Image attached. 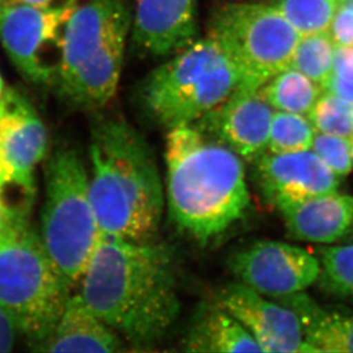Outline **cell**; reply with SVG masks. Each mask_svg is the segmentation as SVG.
<instances>
[{
    "label": "cell",
    "instance_id": "13",
    "mask_svg": "<svg viewBox=\"0 0 353 353\" xmlns=\"http://www.w3.org/2000/svg\"><path fill=\"white\" fill-rule=\"evenodd\" d=\"M217 304L246 328L262 352L311 353L300 318L279 302L236 283L221 292Z\"/></svg>",
    "mask_w": 353,
    "mask_h": 353
},
{
    "label": "cell",
    "instance_id": "24",
    "mask_svg": "<svg viewBox=\"0 0 353 353\" xmlns=\"http://www.w3.org/2000/svg\"><path fill=\"white\" fill-rule=\"evenodd\" d=\"M320 285L335 296L353 299V245L319 248Z\"/></svg>",
    "mask_w": 353,
    "mask_h": 353
},
{
    "label": "cell",
    "instance_id": "26",
    "mask_svg": "<svg viewBox=\"0 0 353 353\" xmlns=\"http://www.w3.org/2000/svg\"><path fill=\"white\" fill-rule=\"evenodd\" d=\"M310 150L314 151L337 177L347 176L352 170L350 139L316 132Z\"/></svg>",
    "mask_w": 353,
    "mask_h": 353
},
{
    "label": "cell",
    "instance_id": "20",
    "mask_svg": "<svg viewBox=\"0 0 353 353\" xmlns=\"http://www.w3.org/2000/svg\"><path fill=\"white\" fill-rule=\"evenodd\" d=\"M260 92L276 111L309 116L323 90L314 80L288 67L268 80Z\"/></svg>",
    "mask_w": 353,
    "mask_h": 353
},
{
    "label": "cell",
    "instance_id": "6",
    "mask_svg": "<svg viewBox=\"0 0 353 353\" xmlns=\"http://www.w3.org/2000/svg\"><path fill=\"white\" fill-rule=\"evenodd\" d=\"M239 88L232 61L208 34L151 71L141 83L139 100L147 116L172 130L196 123Z\"/></svg>",
    "mask_w": 353,
    "mask_h": 353
},
{
    "label": "cell",
    "instance_id": "12",
    "mask_svg": "<svg viewBox=\"0 0 353 353\" xmlns=\"http://www.w3.org/2000/svg\"><path fill=\"white\" fill-rule=\"evenodd\" d=\"M254 180L264 199L283 210L312 196L336 191L337 177L314 151L272 154L254 160Z\"/></svg>",
    "mask_w": 353,
    "mask_h": 353
},
{
    "label": "cell",
    "instance_id": "27",
    "mask_svg": "<svg viewBox=\"0 0 353 353\" xmlns=\"http://www.w3.org/2000/svg\"><path fill=\"white\" fill-rule=\"evenodd\" d=\"M323 92L353 103V46L335 45L332 74Z\"/></svg>",
    "mask_w": 353,
    "mask_h": 353
},
{
    "label": "cell",
    "instance_id": "14",
    "mask_svg": "<svg viewBox=\"0 0 353 353\" xmlns=\"http://www.w3.org/2000/svg\"><path fill=\"white\" fill-rule=\"evenodd\" d=\"M274 114L260 90H238L192 125L254 161L267 151Z\"/></svg>",
    "mask_w": 353,
    "mask_h": 353
},
{
    "label": "cell",
    "instance_id": "34",
    "mask_svg": "<svg viewBox=\"0 0 353 353\" xmlns=\"http://www.w3.org/2000/svg\"><path fill=\"white\" fill-rule=\"evenodd\" d=\"M350 144H351V156H352V163H353V137H350Z\"/></svg>",
    "mask_w": 353,
    "mask_h": 353
},
{
    "label": "cell",
    "instance_id": "32",
    "mask_svg": "<svg viewBox=\"0 0 353 353\" xmlns=\"http://www.w3.org/2000/svg\"><path fill=\"white\" fill-rule=\"evenodd\" d=\"M7 217H8V210L0 199V234H3L5 225H6Z\"/></svg>",
    "mask_w": 353,
    "mask_h": 353
},
{
    "label": "cell",
    "instance_id": "1",
    "mask_svg": "<svg viewBox=\"0 0 353 353\" xmlns=\"http://www.w3.org/2000/svg\"><path fill=\"white\" fill-rule=\"evenodd\" d=\"M79 283L87 307L139 350L159 343L180 314L173 253L165 245L101 234Z\"/></svg>",
    "mask_w": 353,
    "mask_h": 353
},
{
    "label": "cell",
    "instance_id": "9",
    "mask_svg": "<svg viewBox=\"0 0 353 353\" xmlns=\"http://www.w3.org/2000/svg\"><path fill=\"white\" fill-rule=\"evenodd\" d=\"M70 10L24 3L0 5V41L19 74L36 85L53 83L60 63L61 38Z\"/></svg>",
    "mask_w": 353,
    "mask_h": 353
},
{
    "label": "cell",
    "instance_id": "25",
    "mask_svg": "<svg viewBox=\"0 0 353 353\" xmlns=\"http://www.w3.org/2000/svg\"><path fill=\"white\" fill-rule=\"evenodd\" d=\"M318 133L353 137V103L334 94L323 92L309 114Z\"/></svg>",
    "mask_w": 353,
    "mask_h": 353
},
{
    "label": "cell",
    "instance_id": "35",
    "mask_svg": "<svg viewBox=\"0 0 353 353\" xmlns=\"http://www.w3.org/2000/svg\"><path fill=\"white\" fill-rule=\"evenodd\" d=\"M3 3V0H0V5Z\"/></svg>",
    "mask_w": 353,
    "mask_h": 353
},
{
    "label": "cell",
    "instance_id": "16",
    "mask_svg": "<svg viewBox=\"0 0 353 353\" xmlns=\"http://www.w3.org/2000/svg\"><path fill=\"white\" fill-rule=\"evenodd\" d=\"M293 239L332 243L342 239L353 223V196L332 191L280 210Z\"/></svg>",
    "mask_w": 353,
    "mask_h": 353
},
{
    "label": "cell",
    "instance_id": "8",
    "mask_svg": "<svg viewBox=\"0 0 353 353\" xmlns=\"http://www.w3.org/2000/svg\"><path fill=\"white\" fill-rule=\"evenodd\" d=\"M210 34L236 67L239 90H260L290 67L301 36L272 5L225 3L214 10Z\"/></svg>",
    "mask_w": 353,
    "mask_h": 353
},
{
    "label": "cell",
    "instance_id": "19",
    "mask_svg": "<svg viewBox=\"0 0 353 353\" xmlns=\"http://www.w3.org/2000/svg\"><path fill=\"white\" fill-rule=\"evenodd\" d=\"M184 350L189 352H262L256 341L223 307L199 311L188 330Z\"/></svg>",
    "mask_w": 353,
    "mask_h": 353
},
{
    "label": "cell",
    "instance_id": "10",
    "mask_svg": "<svg viewBox=\"0 0 353 353\" xmlns=\"http://www.w3.org/2000/svg\"><path fill=\"white\" fill-rule=\"evenodd\" d=\"M229 267L240 283L274 299L304 292L320 272L319 260L307 250L267 240L236 250Z\"/></svg>",
    "mask_w": 353,
    "mask_h": 353
},
{
    "label": "cell",
    "instance_id": "17",
    "mask_svg": "<svg viewBox=\"0 0 353 353\" xmlns=\"http://www.w3.org/2000/svg\"><path fill=\"white\" fill-rule=\"evenodd\" d=\"M123 341L87 307L79 294L69 296L41 352H120Z\"/></svg>",
    "mask_w": 353,
    "mask_h": 353
},
{
    "label": "cell",
    "instance_id": "22",
    "mask_svg": "<svg viewBox=\"0 0 353 353\" xmlns=\"http://www.w3.org/2000/svg\"><path fill=\"white\" fill-rule=\"evenodd\" d=\"M334 50L335 43L328 31L302 36L290 67L314 80L323 90L332 74Z\"/></svg>",
    "mask_w": 353,
    "mask_h": 353
},
{
    "label": "cell",
    "instance_id": "11",
    "mask_svg": "<svg viewBox=\"0 0 353 353\" xmlns=\"http://www.w3.org/2000/svg\"><path fill=\"white\" fill-rule=\"evenodd\" d=\"M47 144L46 127L34 104L21 90H5L0 99V150L8 173L6 188H17L31 203L34 170L46 156Z\"/></svg>",
    "mask_w": 353,
    "mask_h": 353
},
{
    "label": "cell",
    "instance_id": "2",
    "mask_svg": "<svg viewBox=\"0 0 353 353\" xmlns=\"http://www.w3.org/2000/svg\"><path fill=\"white\" fill-rule=\"evenodd\" d=\"M243 161L194 125L170 130L167 203L170 219L182 232L206 243L245 215L250 194Z\"/></svg>",
    "mask_w": 353,
    "mask_h": 353
},
{
    "label": "cell",
    "instance_id": "21",
    "mask_svg": "<svg viewBox=\"0 0 353 353\" xmlns=\"http://www.w3.org/2000/svg\"><path fill=\"white\" fill-rule=\"evenodd\" d=\"M344 0H274L279 10L301 37L330 31Z\"/></svg>",
    "mask_w": 353,
    "mask_h": 353
},
{
    "label": "cell",
    "instance_id": "5",
    "mask_svg": "<svg viewBox=\"0 0 353 353\" xmlns=\"http://www.w3.org/2000/svg\"><path fill=\"white\" fill-rule=\"evenodd\" d=\"M7 210L6 225L0 234V304L37 351L60 319L71 290L31 225L30 210Z\"/></svg>",
    "mask_w": 353,
    "mask_h": 353
},
{
    "label": "cell",
    "instance_id": "29",
    "mask_svg": "<svg viewBox=\"0 0 353 353\" xmlns=\"http://www.w3.org/2000/svg\"><path fill=\"white\" fill-rule=\"evenodd\" d=\"M19 333L20 330L14 316L6 307L0 304V352L13 350Z\"/></svg>",
    "mask_w": 353,
    "mask_h": 353
},
{
    "label": "cell",
    "instance_id": "7",
    "mask_svg": "<svg viewBox=\"0 0 353 353\" xmlns=\"http://www.w3.org/2000/svg\"><path fill=\"white\" fill-rule=\"evenodd\" d=\"M45 203L40 239L70 290L86 269L101 236L90 198V177L74 148L61 145L45 168Z\"/></svg>",
    "mask_w": 353,
    "mask_h": 353
},
{
    "label": "cell",
    "instance_id": "33",
    "mask_svg": "<svg viewBox=\"0 0 353 353\" xmlns=\"http://www.w3.org/2000/svg\"><path fill=\"white\" fill-rule=\"evenodd\" d=\"M3 92H5V87H3V78H1V74H0V99L3 97Z\"/></svg>",
    "mask_w": 353,
    "mask_h": 353
},
{
    "label": "cell",
    "instance_id": "30",
    "mask_svg": "<svg viewBox=\"0 0 353 353\" xmlns=\"http://www.w3.org/2000/svg\"><path fill=\"white\" fill-rule=\"evenodd\" d=\"M77 0H3V3L30 5L47 10H70L76 7Z\"/></svg>",
    "mask_w": 353,
    "mask_h": 353
},
{
    "label": "cell",
    "instance_id": "28",
    "mask_svg": "<svg viewBox=\"0 0 353 353\" xmlns=\"http://www.w3.org/2000/svg\"><path fill=\"white\" fill-rule=\"evenodd\" d=\"M328 32L336 46H353V0H344Z\"/></svg>",
    "mask_w": 353,
    "mask_h": 353
},
{
    "label": "cell",
    "instance_id": "23",
    "mask_svg": "<svg viewBox=\"0 0 353 353\" xmlns=\"http://www.w3.org/2000/svg\"><path fill=\"white\" fill-rule=\"evenodd\" d=\"M316 130L305 114L276 111L271 121L267 151L293 154L310 150Z\"/></svg>",
    "mask_w": 353,
    "mask_h": 353
},
{
    "label": "cell",
    "instance_id": "31",
    "mask_svg": "<svg viewBox=\"0 0 353 353\" xmlns=\"http://www.w3.org/2000/svg\"><path fill=\"white\" fill-rule=\"evenodd\" d=\"M7 184H8V173H7L6 165L0 150V192L7 187Z\"/></svg>",
    "mask_w": 353,
    "mask_h": 353
},
{
    "label": "cell",
    "instance_id": "4",
    "mask_svg": "<svg viewBox=\"0 0 353 353\" xmlns=\"http://www.w3.org/2000/svg\"><path fill=\"white\" fill-rule=\"evenodd\" d=\"M132 19L130 0H86L71 12L52 83L71 107L99 110L114 99Z\"/></svg>",
    "mask_w": 353,
    "mask_h": 353
},
{
    "label": "cell",
    "instance_id": "18",
    "mask_svg": "<svg viewBox=\"0 0 353 353\" xmlns=\"http://www.w3.org/2000/svg\"><path fill=\"white\" fill-rule=\"evenodd\" d=\"M274 301L299 316L311 353H353V314L327 310L303 292Z\"/></svg>",
    "mask_w": 353,
    "mask_h": 353
},
{
    "label": "cell",
    "instance_id": "15",
    "mask_svg": "<svg viewBox=\"0 0 353 353\" xmlns=\"http://www.w3.org/2000/svg\"><path fill=\"white\" fill-rule=\"evenodd\" d=\"M130 30L145 57L175 55L196 40V0H137Z\"/></svg>",
    "mask_w": 353,
    "mask_h": 353
},
{
    "label": "cell",
    "instance_id": "3",
    "mask_svg": "<svg viewBox=\"0 0 353 353\" xmlns=\"http://www.w3.org/2000/svg\"><path fill=\"white\" fill-rule=\"evenodd\" d=\"M90 198L101 234L147 243L159 230L163 183L150 145L125 120L102 118L90 130Z\"/></svg>",
    "mask_w": 353,
    "mask_h": 353
}]
</instances>
